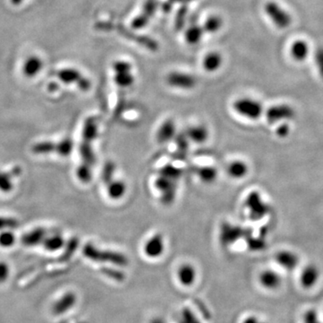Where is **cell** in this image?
I'll return each mask as SVG.
<instances>
[{"mask_svg":"<svg viewBox=\"0 0 323 323\" xmlns=\"http://www.w3.org/2000/svg\"><path fill=\"white\" fill-rule=\"evenodd\" d=\"M233 109L239 116L247 120L255 121L262 115L263 106L257 100L249 97H241L234 101Z\"/></svg>","mask_w":323,"mask_h":323,"instance_id":"3","label":"cell"},{"mask_svg":"<svg viewBox=\"0 0 323 323\" xmlns=\"http://www.w3.org/2000/svg\"><path fill=\"white\" fill-rule=\"evenodd\" d=\"M244 206L252 220L261 219L269 211L267 204L263 200L261 195L258 191H252L249 193L246 198Z\"/></svg>","mask_w":323,"mask_h":323,"instance_id":"4","label":"cell"},{"mask_svg":"<svg viewBox=\"0 0 323 323\" xmlns=\"http://www.w3.org/2000/svg\"><path fill=\"white\" fill-rule=\"evenodd\" d=\"M86 258L95 262L110 263L120 267L127 266L129 259L125 255L116 250H102L91 243H87L83 249Z\"/></svg>","mask_w":323,"mask_h":323,"instance_id":"2","label":"cell"},{"mask_svg":"<svg viewBox=\"0 0 323 323\" xmlns=\"http://www.w3.org/2000/svg\"><path fill=\"white\" fill-rule=\"evenodd\" d=\"M302 322L303 323H323L320 319H319V315L318 312L313 309H310L306 311L304 315H303V319H302Z\"/></svg>","mask_w":323,"mask_h":323,"instance_id":"37","label":"cell"},{"mask_svg":"<svg viewBox=\"0 0 323 323\" xmlns=\"http://www.w3.org/2000/svg\"><path fill=\"white\" fill-rule=\"evenodd\" d=\"M223 26V20L218 16H211L207 18L202 26L204 32L208 34H215Z\"/></svg>","mask_w":323,"mask_h":323,"instance_id":"29","label":"cell"},{"mask_svg":"<svg viewBox=\"0 0 323 323\" xmlns=\"http://www.w3.org/2000/svg\"><path fill=\"white\" fill-rule=\"evenodd\" d=\"M169 86L181 90H191L197 85V79L190 74L173 71L166 78Z\"/></svg>","mask_w":323,"mask_h":323,"instance_id":"9","label":"cell"},{"mask_svg":"<svg viewBox=\"0 0 323 323\" xmlns=\"http://www.w3.org/2000/svg\"><path fill=\"white\" fill-rule=\"evenodd\" d=\"M319 278V269L317 266L307 265L301 273L300 283L303 288L310 289L317 284Z\"/></svg>","mask_w":323,"mask_h":323,"instance_id":"17","label":"cell"},{"mask_svg":"<svg viewBox=\"0 0 323 323\" xmlns=\"http://www.w3.org/2000/svg\"><path fill=\"white\" fill-rule=\"evenodd\" d=\"M104 271H105L104 274H105L106 276H109V277H112L113 279L122 281L123 278H124V276H123V274H122L121 272L116 271V270L114 271V270H112V269H110V268H107V269H106V270H104Z\"/></svg>","mask_w":323,"mask_h":323,"instance_id":"42","label":"cell"},{"mask_svg":"<svg viewBox=\"0 0 323 323\" xmlns=\"http://www.w3.org/2000/svg\"><path fill=\"white\" fill-rule=\"evenodd\" d=\"M294 110L287 104H277L271 106L266 112V117L269 123L291 120L294 117Z\"/></svg>","mask_w":323,"mask_h":323,"instance_id":"11","label":"cell"},{"mask_svg":"<svg viewBox=\"0 0 323 323\" xmlns=\"http://www.w3.org/2000/svg\"><path fill=\"white\" fill-rule=\"evenodd\" d=\"M247 245L250 250L258 251V250H263L265 248L266 243L260 238H253L251 236L247 240Z\"/></svg>","mask_w":323,"mask_h":323,"instance_id":"34","label":"cell"},{"mask_svg":"<svg viewBox=\"0 0 323 323\" xmlns=\"http://www.w3.org/2000/svg\"><path fill=\"white\" fill-rule=\"evenodd\" d=\"M149 323H167V321L164 319V318H161V317H155L153 319H150Z\"/></svg>","mask_w":323,"mask_h":323,"instance_id":"45","label":"cell"},{"mask_svg":"<svg viewBox=\"0 0 323 323\" xmlns=\"http://www.w3.org/2000/svg\"><path fill=\"white\" fill-rule=\"evenodd\" d=\"M73 150V141L66 138L58 144L55 143H39L33 147V152L35 154H47L51 152H57L61 155H69Z\"/></svg>","mask_w":323,"mask_h":323,"instance_id":"7","label":"cell"},{"mask_svg":"<svg viewBox=\"0 0 323 323\" xmlns=\"http://www.w3.org/2000/svg\"><path fill=\"white\" fill-rule=\"evenodd\" d=\"M98 133L97 121L95 118H89L86 121L83 129V140L80 147V154L82 157V164L92 168L95 164V153L93 151V144Z\"/></svg>","mask_w":323,"mask_h":323,"instance_id":"1","label":"cell"},{"mask_svg":"<svg viewBox=\"0 0 323 323\" xmlns=\"http://www.w3.org/2000/svg\"><path fill=\"white\" fill-rule=\"evenodd\" d=\"M43 245L46 250H50V251H55V250H60L63 247L64 240L60 234L52 235V236L44 239Z\"/></svg>","mask_w":323,"mask_h":323,"instance_id":"30","label":"cell"},{"mask_svg":"<svg viewBox=\"0 0 323 323\" xmlns=\"http://www.w3.org/2000/svg\"><path fill=\"white\" fill-rule=\"evenodd\" d=\"M245 232L239 226L232 224H224L220 231V242L223 246L232 245L235 241L244 236Z\"/></svg>","mask_w":323,"mask_h":323,"instance_id":"14","label":"cell"},{"mask_svg":"<svg viewBox=\"0 0 323 323\" xmlns=\"http://www.w3.org/2000/svg\"><path fill=\"white\" fill-rule=\"evenodd\" d=\"M193 1L195 0H165V2L162 5V10L165 13H168L172 10L174 5L178 4V3L181 5H189Z\"/></svg>","mask_w":323,"mask_h":323,"instance_id":"36","label":"cell"},{"mask_svg":"<svg viewBox=\"0 0 323 323\" xmlns=\"http://www.w3.org/2000/svg\"><path fill=\"white\" fill-rule=\"evenodd\" d=\"M189 9L188 5H181V8L177 12L176 18H175V27L177 30H181L184 26L188 16Z\"/></svg>","mask_w":323,"mask_h":323,"instance_id":"31","label":"cell"},{"mask_svg":"<svg viewBox=\"0 0 323 323\" xmlns=\"http://www.w3.org/2000/svg\"><path fill=\"white\" fill-rule=\"evenodd\" d=\"M275 259L280 267L288 271L296 268L299 264L298 255L291 250H281L276 253Z\"/></svg>","mask_w":323,"mask_h":323,"instance_id":"18","label":"cell"},{"mask_svg":"<svg viewBox=\"0 0 323 323\" xmlns=\"http://www.w3.org/2000/svg\"><path fill=\"white\" fill-rule=\"evenodd\" d=\"M16 238L14 236V234L10 232H6L2 234H0V246L2 247H11L13 245L15 242Z\"/></svg>","mask_w":323,"mask_h":323,"instance_id":"38","label":"cell"},{"mask_svg":"<svg viewBox=\"0 0 323 323\" xmlns=\"http://www.w3.org/2000/svg\"><path fill=\"white\" fill-rule=\"evenodd\" d=\"M58 88H59V86H58L57 84H55V83H52V84H50V86H49V89L52 91V92H53V91L58 90Z\"/></svg>","mask_w":323,"mask_h":323,"instance_id":"46","label":"cell"},{"mask_svg":"<svg viewBox=\"0 0 323 323\" xmlns=\"http://www.w3.org/2000/svg\"><path fill=\"white\" fill-rule=\"evenodd\" d=\"M242 323H267L264 320H261L260 319H258V317L256 316H249V317H246L245 319L242 320Z\"/></svg>","mask_w":323,"mask_h":323,"instance_id":"44","label":"cell"},{"mask_svg":"<svg viewBox=\"0 0 323 323\" xmlns=\"http://www.w3.org/2000/svg\"><path fill=\"white\" fill-rule=\"evenodd\" d=\"M290 52H291V55L293 57V60L297 61H303L306 60V58L310 52V48L305 41L298 40L292 44Z\"/></svg>","mask_w":323,"mask_h":323,"instance_id":"24","label":"cell"},{"mask_svg":"<svg viewBox=\"0 0 323 323\" xmlns=\"http://www.w3.org/2000/svg\"><path fill=\"white\" fill-rule=\"evenodd\" d=\"M248 172H249V166L247 163L242 160H233L227 164V167H226L227 175L233 180H241L245 178Z\"/></svg>","mask_w":323,"mask_h":323,"instance_id":"20","label":"cell"},{"mask_svg":"<svg viewBox=\"0 0 323 323\" xmlns=\"http://www.w3.org/2000/svg\"><path fill=\"white\" fill-rule=\"evenodd\" d=\"M157 7H158L157 0H147L143 7L142 12L132 21L131 24L132 28L138 30L146 27L150 21L151 18L154 17Z\"/></svg>","mask_w":323,"mask_h":323,"instance_id":"13","label":"cell"},{"mask_svg":"<svg viewBox=\"0 0 323 323\" xmlns=\"http://www.w3.org/2000/svg\"><path fill=\"white\" fill-rule=\"evenodd\" d=\"M177 278L183 286H191L197 279L196 267L190 263L181 264L177 269Z\"/></svg>","mask_w":323,"mask_h":323,"instance_id":"16","label":"cell"},{"mask_svg":"<svg viewBox=\"0 0 323 323\" xmlns=\"http://www.w3.org/2000/svg\"><path fill=\"white\" fill-rule=\"evenodd\" d=\"M45 239V231L43 229H37L26 234L23 238V242L26 246L38 245Z\"/></svg>","mask_w":323,"mask_h":323,"instance_id":"28","label":"cell"},{"mask_svg":"<svg viewBox=\"0 0 323 323\" xmlns=\"http://www.w3.org/2000/svg\"><path fill=\"white\" fill-rule=\"evenodd\" d=\"M195 173L198 176L199 181H202L203 183H206V184H211L213 182H215L218 176L217 169L211 165L198 167L196 169Z\"/></svg>","mask_w":323,"mask_h":323,"instance_id":"23","label":"cell"},{"mask_svg":"<svg viewBox=\"0 0 323 323\" xmlns=\"http://www.w3.org/2000/svg\"><path fill=\"white\" fill-rule=\"evenodd\" d=\"M179 323H201L200 320L194 314L193 311L190 308L185 307L183 308L181 312V318Z\"/></svg>","mask_w":323,"mask_h":323,"instance_id":"32","label":"cell"},{"mask_svg":"<svg viewBox=\"0 0 323 323\" xmlns=\"http://www.w3.org/2000/svg\"><path fill=\"white\" fill-rule=\"evenodd\" d=\"M265 12L273 24L281 29L288 27L292 23V18L288 12L274 1H269L265 5Z\"/></svg>","mask_w":323,"mask_h":323,"instance_id":"5","label":"cell"},{"mask_svg":"<svg viewBox=\"0 0 323 323\" xmlns=\"http://www.w3.org/2000/svg\"><path fill=\"white\" fill-rule=\"evenodd\" d=\"M23 1H24V0H11V3L15 5V6H18V5H20L21 3H23Z\"/></svg>","mask_w":323,"mask_h":323,"instance_id":"47","label":"cell"},{"mask_svg":"<svg viewBox=\"0 0 323 323\" xmlns=\"http://www.w3.org/2000/svg\"><path fill=\"white\" fill-rule=\"evenodd\" d=\"M116 172V165L112 162H108L104 166V172H103V180L105 184H107L109 181L114 179V173Z\"/></svg>","mask_w":323,"mask_h":323,"instance_id":"33","label":"cell"},{"mask_svg":"<svg viewBox=\"0 0 323 323\" xmlns=\"http://www.w3.org/2000/svg\"><path fill=\"white\" fill-rule=\"evenodd\" d=\"M18 225V223L12 219H5V218H0V229L3 227H16Z\"/></svg>","mask_w":323,"mask_h":323,"instance_id":"43","label":"cell"},{"mask_svg":"<svg viewBox=\"0 0 323 323\" xmlns=\"http://www.w3.org/2000/svg\"><path fill=\"white\" fill-rule=\"evenodd\" d=\"M0 190L10 191L12 190V182L10 181V173L0 172Z\"/></svg>","mask_w":323,"mask_h":323,"instance_id":"35","label":"cell"},{"mask_svg":"<svg viewBox=\"0 0 323 323\" xmlns=\"http://www.w3.org/2000/svg\"><path fill=\"white\" fill-rule=\"evenodd\" d=\"M186 138L190 142L203 144L209 138V130L204 125H193L186 130Z\"/></svg>","mask_w":323,"mask_h":323,"instance_id":"21","label":"cell"},{"mask_svg":"<svg viewBox=\"0 0 323 323\" xmlns=\"http://www.w3.org/2000/svg\"><path fill=\"white\" fill-rule=\"evenodd\" d=\"M258 281L264 288L267 290H276L279 288L282 278L277 272L272 269H266L259 274Z\"/></svg>","mask_w":323,"mask_h":323,"instance_id":"19","label":"cell"},{"mask_svg":"<svg viewBox=\"0 0 323 323\" xmlns=\"http://www.w3.org/2000/svg\"><path fill=\"white\" fill-rule=\"evenodd\" d=\"M176 124L172 119L164 121L156 130L155 139L160 145L170 142L176 136Z\"/></svg>","mask_w":323,"mask_h":323,"instance_id":"15","label":"cell"},{"mask_svg":"<svg viewBox=\"0 0 323 323\" xmlns=\"http://www.w3.org/2000/svg\"><path fill=\"white\" fill-rule=\"evenodd\" d=\"M106 185L107 195L109 198L112 200H120L123 198L127 193V184L124 181L120 179H113L109 181Z\"/></svg>","mask_w":323,"mask_h":323,"instance_id":"22","label":"cell"},{"mask_svg":"<svg viewBox=\"0 0 323 323\" xmlns=\"http://www.w3.org/2000/svg\"><path fill=\"white\" fill-rule=\"evenodd\" d=\"M290 132V127L288 124H281L277 127L276 133L279 138H286Z\"/></svg>","mask_w":323,"mask_h":323,"instance_id":"41","label":"cell"},{"mask_svg":"<svg viewBox=\"0 0 323 323\" xmlns=\"http://www.w3.org/2000/svg\"><path fill=\"white\" fill-rule=\"evenodd\" d=\"M43 68V62L38 57H30L24 66V74L28 78H33L39 73Z\"/></svg>","mask_w":323,"mask_h":323,"instance_id":"27","label":"cell"},{"mask_svg":"<svg viewBox=\"0 0 323 323\" xmlns=\"http://www.w3.org/2000/svg\"><path fill=\"white\" fill-rule=\"evenodd\" d=\"M77 301L78 296L76 293L71 291L66 292L52 304V313L58 316L65 314L73 309Z\"/></svg>","mask_w":323,"mask_h":323,"instance_id":"12","label":"cell"},{"mask_svg":"<svg viewBox=\"0 0 323 323\" xmlns=\"http://www.w3.org/2000/svg\"><path fill=\"white\" fill-rule=\"evenodd\" d=\"M114 82L121 88H128L133 85L135 78L132 74V66L125 61H118L113 64Z\"/></svg>","mask_w":323,"mask_h":323,"instance_id":"6","label":"cell"},{"mask_svg":"<svg viewBox=\"0 0 323 323\" xmlns=\"http://www.w3.org/2000/svg\"><path fill=\"white\" fill-rule=\"evenodd\" d=\"M58 78L66 84H77L78 88L82 91H88L90 89V80L85 78L77 69H61L58 72Z\"/></svg>","mask_w":323,"mask_h":323,"instance_id":"8","label":"cell"},{"mask_svg":"<svg viewBox=\"0 0 323 323\" xmlns=\"http://www.w3.org/2000/svg\"><path fill=\"white\" fill-rule=\"evenodd\" d=\"M10 269L9 266L6 262L0 261V284H3L9 279Z\"/></svg>","mask_w":323,"mask_h":323,"instance_id":"40","label":"cell"},{"mask_svg":"<svg viewBox=\"0 0 323 323\" xmlns=\"http://www.w3.org/2000/svg\"><path fill=\"white\" fill-rule=\"evenodd\" d=\"M165 250V243L163 234L157 233L152 235L147 240L143 248V251L147 258L155 259L164 254Z\"/></svg>","mask_w":323,"mask_h":323,"instance_id":"10","label":"cell"},{"mask_svg":"<svg viewBox=\"0 0 323 323\" xmlns=\"http://www.w3.org/2000/svg\"><path fill=\"white\" fill-rule=\"evenodd\" d=\"M222 62L223 59L218 52H211L205 57L203 61V67L207 72H215L220 69Z\"/></svg>","mask_w":323,"mask_h":323,"instance_id":"26","label":"cell"},{"mask_svg":"<svg viewBox=\"0 0 323 323\" xmlns=\"http://www.w3.org/2000/svg\"><path fill=\"white\" fill-rule=\"evenodd\" d=\"M204 33L205 32L202 26H199L196 23H194L186 31V42L190 45H196L202 40Z\"/></svg>","mask_w":323,"mask_h":323,"instance_id":"25","label":"cell"},{"mask_svg":"<svg viewBox=\"0 0 323 323\" xmlns=\"http://www.w3.org/2000/svg\"><path fill=\"white\" fill-rule=\"evenodd\" d=\"M314 61L319 75L323 78V48H319L315 52Z\"/></svg>","mask_w":323,"mask_h":323,"instance_id":"39","label":"cell"}]
</instances>
